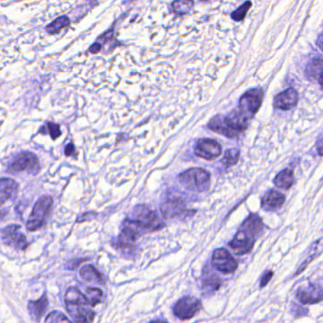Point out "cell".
<instances>
[{"mask_svg":"<svg viewBox=\"0 0 323 323\" xmlns=\"http://www.w3.org/2000/svg\"><path fill=\"white\" fill-rule=\"evenodd\" d=\"M286 196L278 190H271L262 199V208L264 210H274L284 205Z\"/></svg>","mask_w":323,"mask_h":323,"instance_id":"cell-17","label":"cell"},{"mask_svg":"<svg viewBox=\"0 0 323 323\" xmlns=\"http://www.w3.org/2000/svg\"><path fill=\"white\" fill-rule=\"evenodd\" d=\"M212 264L224 274H232L237 270L238 264L234 256L224 248H218L212 254Z\"/></svg>","mask_w":323,"mask_h":323,"instance_id":"cell-10","label":"cell"},{"mask_svg":"<svg viewBox=\"0 0 323 323\" xmlns=\"http://www.w3.org/2000/svg\"><path fill=\"white\" fill-rule=\"evenodd\" d=\"M272 276H273V272L272 271L266 272L264 275L260 278V288H264L270 282V280L272 278Z\"/></svg>","mask_w":323,"mask_h":323,"instance_id":"cell-32","label":"cell"},{"mask_svg":"<svg viewBox=\"0 0 323 323\" xmlns=\"http://www.w3.org/2000/svg\"><path fill=\"white\" fill-rule=\"evenodd\" d=\"M248 120L235 110L226 117L216 116L208 122V128L221 135L234 138L244 131L248 126Z\"/></svg>","mask_w":323,"mask_h":323,"instance_id":"cell-2","label":"cell"},{"mask_svg":"<svg viewBox=\"0 0 323 323\" xmlns=\"http://www.w3.org/2000/svg\"><path fill=\"white\" fill-rule=\"evenodd\" d=\"M322 140H318V154H320V156H322Z\"/></svg>","mask_w":323,"mask_h":323,"instance_id":"cell-37","label":"cell"},{"mask_svg":"<svg viewBox=\"0 0 323 323\" xmlns=\"http://www.w3.org/2000/svg\"><path fill=\"white\" fill-rule=\"evenodd\" d=\"M186 210L185 204L180 199H170L160 206V212L165 219L178 217Z\"/></svg>","mask_w":323,"mask_h":323,"instance_id":"cell-16","label":"cell"},{"mask_svg":"<svg viewBox=\"0 0 323 323\" xmlns=\"http://www.w3.org/2000/svg\"><path fill=\"white\" fill-rule=\"evenodd\" d=\"M64 302L68 313L75 322H91L94 320L95 313L90 310V306L84 295L77 288H70L66 295Z\"/></svg>","mask_w":323,"mask_h":323,"instance_id":"cell-3","label":"cell"},{"mask_svg":"<svg viewBox=\"0 0 323 323\" xmlns=\"http://www.w3.org/2000/svg\"><path fill=\"white\" fill-rule=\"evenodd\" d=\"M306 75L310 80H318L320 86L322 84V60L320 58L314 59L306 66Z\"/></svg>","mask_w":323,"mask_h":323,"instance_id":"cell-20","label":"cell"},{"mask_svg":"<svg viewBox=\"0 0 323 323\" xmlns=\"http://www.w3.org/2000/svg\"><path fill=\"white\" fill-rule=\"evenodd\" d=\"M264 98V91L260 88L248 90L242 95L237 111L246 120H252L259 110Z\"/></svg>","mask_w":323,"mask_h":323,"instance_id":"cell-6","label":"cell"},{"mask_svg":"<svg viewBox=\"0 0 323 323\" xmlns=\"http://www.w3.org/2000/svg\"><path fill=\"white\" fill-rule=\"evenodd\" d=\"M20 226L12 224L6 226L1 230L2 240L7 246H14L19 250H25L27 248L28 242L24 234L20 232Z\"/></svg>","mask_w":323,"mask_h":323,"instance_id":"cell-11","label":"cell"},{"mask_svg":"<svg viewBox=\"0 0 323 323\" xmlns=\"http://www.w3.org/2000/svg\"><path fill=\"white\" fill-rule=\"evenodd\" d=\"M113 34H114V30H108L106 34H104L102 36H100L98 40H97V43H99L100 45L102 46V44L106 43L108 41H109L112 38Z\"/></svg>","mask_w":323,"mask_h":323,"instance_id":"cell-31","label":"cell"},{"mask_svg":"<svg viewBox=\"0 0 323 323\" xmlns=\"http://www.w3.org/2000/svg\"><path fill=\"white\" fill-rule=\"evenodd\" d=\"M94 217H95V214H94V212H88V214H86L82 216L81 217L77 220V222H78V223L86 222V221H90L91 219H93Z\"/></svg>","mask_w":323,"mask_h":323,"instance_id":"cell-33","label":"cell"},{"mask_svg":"<svg viewBox=\"0 0 323 323\" xmlns=\"http://www.w3.org/2000/svg\"><path fill=\"white\" fill-rule=\"evenodd\" d=\"M75 152V148H74V145L72 144H68L66 146V149H64V154L68 156H70L73 154Z\"/></svg>","mask_w":323,"mask_h":323,"instance_id":"cell-35","label":"cell"},{"mask_svg":"<svg viewBox=\"0 0 323 323\" xmlns=\"http://www.w3.org/2000/svg\"><path fill=\"white\" fill-rule=\"evenodd\" d=\"M102 50V46L100 45L99 43L95 42L93 45L91 46L90 48V52H91L92 54H96L100 52V50Z\"/></svg>","mask_w":323,"mask_h":323,"instance_id":"cell-34","label":"cell"},{"mask_svg":"<svg viewBox=\"0 0 323 323\" xmlns=\"http://www.w3.org/2000/svg\"><path fill=\"white\" fill-rule=\"evenodd\" d=\"M296 298L300 300V302L304 304H312L316 302H320L322 298V286L311 284L306 288H300L296 293Z\"/></svg>","mask_w":323,"mask_h":323,"instance_id":"cell-15","label":"cell"},{"mask_svg":"<svg viewBox=\"0 0 323 323\" xmlns=\"http://www.w3.org/2000/svg\"><path fill=\"white\" fill-rule=\"evenodd\" d=\"M264 228V223L258 214H250L242 223L230 246L238 255L250 252Z\"/></svg>","mask_w":323,"mask_h":323,"instance_id":"cell-1","label":"cell"},{"mask_svg":"<svg viewBox=\"0 0 323 323\" xmlns=\"http://www.w3.org/2000/svg\"><path fill=\"white\" fill-rule=\"evenodd\" d=\"M70 24V19L66 16H59L46 27V30L48 34H57L64 28L68 27Z\"/></svg>","mask_w":323,"mask_h":323,"instance_id":"cell-23","label":"cell"},{"mask_svg":"<svg viewBox=\"0 0 323 323\" xmlns=\"http://www.w3.org/2000/svg\"><path fill=\"white\" fill-rule=\"evenodd\" d=\"M80 276L82 278L97 284H104V278L100 273L98 270H96L92 266H86L80 270Z\"/></svg>","mask_w":323,"mask_h":323,"instance_id":"cell-22","label":"cell"},{"mask_svg":"<svg viewBox=\"0 0 323 323\" xmlns=\"http://www.w3.org/2000/svg\"><path fill=\"white\" fill-rule=\"evenodd\" d=\"M220 286H221V282L216 276L208 277L204 282V288H206L208 291H210V292H214L217 289H219Z\"/></svg>","mask_w":323,"mask_h":323,"instance_id":"cell-30","label":"cell"},{"mask_svg":"<svg viewBox=\"0 0 323 323\" xmlns=\"http://www.w3.org/2000/svg\"><path fill=\"white\" fill-rule=\"evenodd\" d=\"M18 183L14 180H0V206L5 204L7 200L12 198L18 190Z\"/></svg>","mask_w":323,"mask_h":323,"instance_id":"cell-18","label":"cell"},{"mask_svg":"<svg viewBox=\"0 0 323 323\" xmlns=\"http://www.w3.org/2000/svg\"><path fill=\"white\" fill-rule=\"evenodd\" d=\"M298 100V92L294 88H290L278 94L274 100V106L280 110H289L296 106Z\"/></svg>","mask_w":323,"mask_h":323,"instance_id":"cell-14","label":"cell"},{"mask_svg":"<svg viewBox=\"0 0 323 323\" xmlns=\"http://www.w3.org/2000/svg\"><path fill=\"white\" fill-rule=\"evenodd\" d=\"M318 48L322 50V34H320L318 36Z\"/></svg>","mask_w":323,"mask_h":323,"instance_id":"cell-36","label":"cell"},{"mask_svg":"<svg viewBox=\"0 0 323 323\" xmlns=\"http://www.w3.org/2000/svg\"><path fill=\"white\" fill-rule=\"evenodd\" d=\"M210 174L204 169L192 168L180 174L178 180L187 188L199 192H204L210 188Z\"/></svg>","mask_w":323,"mask_h":323,"instance_id":"cell-5","label":"cell"},{"mask_svg":"<svg viewBox=\"0 0 323 323\" xmlns=\"http://www.w3.org/2000/svg\"><path fill=\"white\" fill-rule=\"evenodd\" d=\"M127 220L135 224L140 230H158L164 226L163 222L154 212L149 210L147 206L142 205L134 208Z\"/></svg>","mask_w":323,"mask_h":323,"instance_id":"cell-4","label":"cell"},{"mask_svg":"<svg viewBox=\"0 0 323 323\" xmlns=\"http://www.w3.org/2000/svg\"><path fill=\"white\" fill-rule=\"evenodd\" d=\"M52 206V198L50 196H42L38 199L32 208V214L27 222V230L30 232H36L39 230L44 223L46 217L48 214Z\"/></svg>","mask_w":323,"mask_h":323,"instance_id":"cell-7","label":"cell"},{"mask_svg":"<svg viewBox=\"0 0 323 323\" xmlns=\"http://www.w3.org/2000/svg\"><path fill=\"white\" fill-rule=\"evenodd\" d=\"M239 158H240V151L237 148L228 149L224 153V158H222L221 162L223 163V165L226 168H230L235 164H237V162L239 160Z\"/></svg>","mask_w":323,"mask_h":323,"instance_id":"cell-25","label":"cell"},{"mask_svg":"<svg viewBox=\"0 0 323 323\" xmlns=\"http://www.w3.org/2000/svg\"><path fill=\"white\" fill-rule=\"evenodd\" d=\"M202 304L198 298L185 296L180 300L174 307V314L180 320H188L194 318L201 310Z\"/></svg>","mask_w":323,"mask_h":323,"instance_id":"cell-9","label":"cell"},{"mask_svg":"<svg viewBox=\"0 0 323 323\" xmlns=\"http://www.w3.org/2000/svg\"><path fill=\"white\" fill-rule=\"evenodd\" d=\"M194 153L199 158H205L208 160H212L217 158L221 154L222 147L214 140L202 138V140H199L196 145Z\"/></svg>","mask_w":323,"mask_h":323,"instance_id":"cell-12","label":"cell"},{"mask_svg":"<svg viewBox=\"0 0 323 323\" xmlns=\"http://www.w3.org/2000/svg\"><path fill=\"white\" fill-rule=\"evenodd\" d=\"M294 183V174L292 170L286 169L278 172L274 180V184L276 187L284 190L290 188Z\"/></svg>","mask_w":323,"mask_h":323,"instance_id":"cell-21","label":"cell"},{"mask_svg":"<svg viewBox=\"0 0 323 323\" xmlns=\"http://www.w3.org/2000/svg\"><path fill=\"white\" fill-rule=\"evenodd\" d=\"M124 224V228L122 230V234H120L118 242L120 248H130L134 246L140 230L129 220H126Z\"/></svg>","mask_w":323,"mask_h":323,"instance_id":"cell-13","label":"cell"},{"mask_svg":"<svg viewBox=\"0 0 323 323\" xmlns=\"http://www.w3.org/2000/svg\"><path fill=\"white\" fill-rule=\"evenodd\" d=\"M194 6V0H176L172 4V10L174 14L183 16L186 14Z\"/></svg>","mask_w":323,"mask_h":323,"instance_id":"cell-24","label":"cell"},{"mask_svg":"<svg viewBox=\"0 0 323 323\" xmlns=\"http://www.w3.org/2000/svg\"><path fill=\"white\" fill-rule=\"evenodd\" d=\"M48 298L46 295L42 296L41 298L37 300H30L28 304V312L30 316L34 320H40L42 316L45 314L46 307H48Z\"/></svg>","mask_w":323,"mask_h":323,"instance_id":"cell-19","label":"cell"},{"mask_svg":"<svg viewBox=\"0 0 323 323\" xmlns=\"http://www.w3.org/2000/svg\"><path fill=\"white\" fill-rule=\"evenodd\" d=\"M39 169H40V166H39L38 158L34 154L30 152H23L19 154L8 167L10 172H12V174L28 170V172L36 174Z\"/></svg>","mask_w":323,"mask_h":323,"instance_id":"cell-8","label":"cell"},{"mask_svg":"<svg viewBox=\"0 0 323 323\" xmlns=\"http://www.w3.org/2000/svg\"><path fill=\"white\" fill-rule=\"evenodd\" d=\"M40 133L43 134H48L52 136V138L55 140H57L60 136L62 135V132L60 130V126L54 122H48L41 130Z\"/></svg>","mask_w":323,"mask_h":323,"instance_id":"cell-27","label":"cell"},{"mask_svg":"<svg viewBox=\"0 0 323 323\" xmlns=\"http://www.w3.org/2000/svg\"><path fill=\"white\" fill-rule=\"evenodd\" d=\"M250 7H252V2L246 1V3L242 4L240 8H238L232 14V18L235 21H241L246 16V14H248V10Z\"/></svg>","mask_w":323,"mask_h":323,"instance_id":"cell-28","label":"cell"},{"mask_svg":"<svg viewBox=\"0 0 323 323\" xmlns=\"http://www.w3.org/2000/svg\"><path fill=\"white\" fill-rule=\"evenodd\" d=\"M84 296L90 306H96L100 302L102 292L99 288H88Z\"/></svg>","mask_w":323,"mask_h":323,"instance_id":"cell-26","label":"cell"},{"mask_svg":"<svg viewBox=\"0 0 323 323\" xmlns=\"http://www.w3.org/2000/svg\"><path fill=\"white\" fill-rule=\"evenodd\" d=\"M70 320L59 311H54L48 314L46 318V322H68Z\"/></svg>","mask_w":323,"mask_h":323,"instance_id":"cell-29","label":"cell"}]
</instances>
